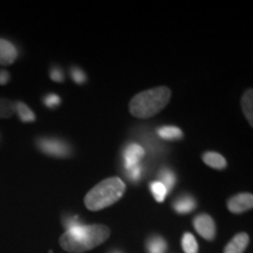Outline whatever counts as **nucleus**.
I'll use <instances>...</instances> for the list:
<instances>
[{
  "label": "nucleus",
  "instance_id": "11",
  "mask_svg": "<svg viewBox=\"0 0 253 253\" xmlns=\"http://www.w3.org/2000/svg\"><path fill=\"white\" fill-rule=\"evenodd\" d=\"M158 137L166 141H176L183 138V131L176 126H163L157 129Z\"/></svg>",
  "mask_w": 253,
  "mask_h": 253
},
{
  "label": "nucleus",
  "instance_id": "25",
  "mask_svg": "<svg viewBox=\"0 0 253 253\" xmlns=\"http://www.w3.org/2000/svg\"><path fill=\"white\" fill-rule=\"evenodd\" d=\"M9 80V74L7 72L1 71L0 72V84H6Z\"/></svg>",
  "mask_w": 253,
  "mask_h": 253
},
{
  "label": "nucleus",
  "instance_id": "23",
  "mask_svg": "<svg viewBox=\"0 0 253 253\" xmlns=\"http://www.w3.org/2000/svg\"><path fill=\"white\" fill-rule=\"evenodd\" d=\"M49 75H50V79L55 82H63V80H65V77H63L62 71L58 67H54V68L50 69Z\"/></svg>",
  "mask_w": 253,
  "mask_h": 253
},
{
  "label": "nucleus",
  "instance_id": "20",
  "mask_svg": "<svg viewBox=\"0 0 253 253\" xmlns=\"http://www.w3.org/2000/svg\"><path fill=\"white\" fill-rule=\"evenodd\" d=\"M142 175H143V166H142V164H137V166L126 170V176L128 177L131 182L140 181Z\"/></svg>",
  "mask_w": 253,
  "mask_h": 253
},
{
  "label": "nucleus",
  "instance_id": "4",
  "mask_svg": "<svg viewBox=\"0 0 253 253\" xmlns=\"http://www.w3.org/2000/svg\"><path fill=\"white\" fill-rule=\"evenodd\" d=\"M38 147L43 154L53 157H68L72 153L71 147L65 141L53 137H43L38 140Z\"/></svg>",
  "mask_w": 253,
  "mask_h": 253
},
{
  "label": "nucleus",
  "instance_id": "24",
  "mask_svg": "<svg viewBox=\"0 0 253 253\" xmlns=\"http://www.w3.org/2000/svg\"><path fill=\"white\" fill-rule=\"evenodd\" d=\"M65 226L66 229L69 230V229H73V227H77L79 225H81V220L79 219V217H68L65 219Z\"/></svg>",
  "mask_w": 253,
  "mask_h": 253
},
{
  "label": "nucleus",
  "instance_id": "2",
  "mask_svg": "<svg viewBox=\"0 0 253 253\" xmlns=\"http://www.w3.org/2000/svg\"><path fill=\"white\" fill-rule=\"evenodd\" d=\"M171 90L168 87H156L141 91L129 103L131 115L138 119H149L156 115L169 103Z\"/></svg>",
  "mask_w": 253,
  "mask_h": 253
},
{
  "label": "nucleus",
  "instance_id": "1",
  "mask_svg": "<svg viewBox=\"0 0 253 253\" xmlns=\"http://www.w3.org/2000/svg\"><path fill=\"white\" fill-rule=\"evenodd\" d=\"M109 227L100 224L79 225L66 231L60 237V245L65 251L71 253H82L93 250L108 239Z\"/></svg>",
  "mask_w": 253,
  "mask_h": 253
},
{
  "label": "nucleus",
  "instance_id": "19",
  "mask_svg": "<svg viewBox=\"0 0 253 253\" xmlns=\"http://www.w3.org/2000/svg\"><path fill=\"white\" fill-rule=\"evenodd\" d=\"M150 190H151V194L154 196V198L156 199L158 203H162L168 195L167 188L160 181L151 183Z\"/></svg>",
  "mask_w": 253,
  "mask_h": 253
},
{
  "label": "nucleus",
  "instance_id": "26",
  "mask_svg": "<svg viewBox=\"0 0 253 253\" xmlns=\"http://www.w3.org/2000/svg\"><path fill=\"white\" fill-rule=\"evenodd\" d=\"M110 253H121L120 251H113V252H110Z\"/></svg>",
  "mask_w": 253,
  "mask_h": 253
},
{
  "label": "nucleus",
  "instance_id": "7",
  "mask_svg": "<svg viewBox=\"0 0 253 253\" xmlns=\"http://www.w3.org/2000/svg\"><path fill=\"white\" fill-rule=\"evenodd\" d=\"M253 207V196L248 192L238 194L227 201V209L232 213H243Z\"/></svg>",
  "mask_w": 253,
  "mask_h": 253
},
{
  "label": "nucleus",
  "instance_id": "16",
  "mask_svg": "<svg viewBox=\"0 0 253 253\" xmlns=\"http://www.w3.org/2000/svg\"><path fill=\"white\" fill-rule=\"evenodd\" d=\"M158 177H160V182L167 188L168 192H169L176 184L175 173H173L172 170L168 169V168H163V169L160 171Z\"/></svg>",
  "mask_w": 253,
  "mask_h": 253
},
{
  "label": "nucleus",
  "instance_id": "5",
  "mask_svg": "<svg viewBox=\"0 0 253 253\" xmlns=\"http://www.w3.org/2000/svg\"><path fill=\"white\" fill-rule=\"evenodd\" d=\"M194 226L199 236L207 240H213L216 236V225L209 214H199L194 219Z\"/></svg>",
  "mask_w": 253,
  "mask_h": 253
},
{
  "label": "nucleus",
  "instance_id": "12",
  "mask_svg": "<svg viewBox=\"0 0 253 253\" xmlns=\"http://www.w3.org/2000/svg\"><path fill=\"white\" fill-rule=\"evenodd\" d=\"M203 161L207 166L213 168V169H224L226 167V160L220 154L209 151L203 155Z\"/></svg>",
  "mask_w": 253,
  "mask_h": 253
},
{
  "label": "nucleus",
  "instance_id": "18",
  "mask_svg": "<svg viewBox=\"0 0 253 253\" xmlns=\"http://www.w3.org/2000/svg\"><path fill=\"white\" fill-rule=\"evenodd\" d=\"M182 248L185 253H198L197 240L189 232L182 237Z\"/></svg>",
  "mask_w": 253,
  "mask_h": 253
},
{
  "label": "nucleus",
  "instance_id": "22",
  "mask_svg": "<svg viewBox=\"0 0 253 253\" xmlns=\"http://www.w3.org/2000/svg\"><path fill=\"white\" fill-rule=\"evenodd\" d=\"M43 103L46 104V107H48V108H55V107H58L60 103H61V99L58 96V95L55 94H49L45 96V99H43Z\"/></svg>",
  "mask_w": 253,
  "mask_h": 253
},
{
  "label": "nucleus",
  "instance_id": "17",
  "mask_svg": "<svg viewBox=\"0 0 253 253\" xmlns=\"http://www.w3.org/2000/svg\"><path fill=\"white\" fill-rule=\"evenodd\" d=\"M15 113L13 101L0 97V119H9Z\"/></svg>",
  "mask_w": 253,
  "mask_h": 253
},
{
  "label": "nucleus",
  "instance_id": "3",
  "mask_svg": "<svg viewBox=\"0 0 253 253\" xmlns=\"http://www.w3.org/2000/svg\"><path fill=\"white\" fill-rule=\"evenodd\" d=\"M126 184L119 177H112L100 182L84 197V205L88 210L99 211L110 207L122 197Z\"/></svg>",
  "mask_w": 253,
  "mask_h": 253
},
{
  "label": "nucleus",
  "instance_id": "13",
  "mask_svg": "<svg viewBox=\"0 0 253 253\" xmlns=\"http://www.w3.org/2000/svg\"><path fill=\"white\" fill-rule=\"evenodd\" d=\"M14 107H15V113L18 114L20 121L23 122L36 121V114L33 113V110H32L26 103L21 102V101H18V102H14Z\"/></svg>",
  "mask_w": 253,
  "mask_h": 253
},
{
  "label": "nucleus",
  "instance_id": "6",
  "mask_svg": "<svg viewBox=\"0 0 253 253\" xmlns=\"http://www.w3.org/2000/svg\"><path fill=\"white\" fill-rule=\"evenodd\" d=\"M145 150L143 147L137 143H129L125 148L123 151V164L125 169H130V168L141 164V160L144 157Z\"/></svg>",
  "mask_w": 253,
  "mask_h": 253
},
{
  "label": "nucleus",
  "instance_id": "9",
  "mask_svg": "<svg viewBox=\"0 0 253 253\" xmlns=\"http://www.w3.org/2000/svg\"><path fill=\"white\" fill-rule=\"evenodd\" d=\"M249 236L246 233L242 232L233 237V239L231 240L224 249V253H243L248 248L249 245Z\"/></svg>",
  "mask_w": 253,
  "mask_h": 253
},
{
  "label": "nucleus",
  "instance_id": "15",
  "mask_svg": "<svg viewBox=\"0 0 253 253\" xmlns=\"http://www.w3.org/2000/svg\"><path fill=\"white\" fill-rule=\"evenodd\" d=\"M252 103H253V91L252 89H248L243 95L242 99V107H243V112H244L246 119L250 122V125H253V109H252Z\"/></svg>",
  "mask_w": 253,
  "mask_h": 253
},
{
  "label": "nucleus",
  "instance_id": "8",
  "mask_svg": "<svg viewBox=\"0 0 253 253\" xmlns=\"http://www.w3.org/2000/svg\"><path fill=\"white\" fill-rule=\"evenodd\" d=\"M18 58V50L8 40L0 38V65L11 66Z\"/></svg>",
  "mask_w": 253,
  "mask_h": 253
},
{
  "label": "nucleus",
  "instance_id": "21",
  "mask_svg": "<svg viewBox=\"0 0 253 253\" xmlns=\"http://www.w3.org/2000/svg\"><path fill=\"white\" fill-rule=\"evenodd\" d=\"M71 77L74 82H77V84H84V82H86L87 78H86V74H84V71L80 68H77V67H73L71 69Z\"/></svg>",
  "mask_w": 253,
  "mask_h": 253
},
{
  "label": "nucleus",
  "instance_id": "10",
  "mask_svg": "<svg viewBox=\"0 0 253 253\" xmlns=\"http://www.w3.org/2000/svg\"><path fill=\"white\" fill-rule=\"evenodd\" d=\"M172 208L177 213H190L196 208V201L190 195L181 196L173 202Z\"/></svg>",
  "mask_w": 253,
  "mask_h": 253
},
{
  "label": "nucleus",
  "instance_id": "14",
  "mask_svg": "<svg viewBox=\"0 0 253 253\" xmlns=\"http://www.w3.org/2000/svg\"><path fill=\"white\" fill-rule=\"evenodd\" d=\"M148 253H166L167 252V242L162 237L153 236L147 242Z\"/></svg>",
  "mask_w": 253,
  "mask_h": 253
}]
</instances>
